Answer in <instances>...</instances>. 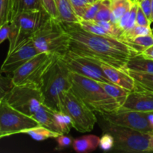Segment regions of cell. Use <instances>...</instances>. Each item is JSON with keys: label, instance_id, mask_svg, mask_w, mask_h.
<instances>
[{"label": "cell", "instance_id": "6da1fadb", "mask_svg": "<svg viewBox=\"0 0 153 153\" xmlns=\"http://www.w3.org/2000/svg\"><path fill=\"white\" fill-rule=\"evenodd\" d=\"M63 24L70 37V50L93 61L105 63L128 73L127 62L138 54L125 42L116 37L88 32L78 22Z\"/></svg>", "mask_w": 153, "mask_h": 153}, {"label": "cell", "instance_id": "7a4b0ae2", "mask_svg": "<svg viewBox=\"0 0 153 153\" xmlns=\"http://www.w3.org/2000/svg\"><path fill=\"white\" fill-rule=\"evenodd\" d=\"M71 79L72 91L94 112L103 114L120 108V103L111 97L97 81L73 73Z\"/></svg>", "mask_w": 153, "mask_h": 153}, {"label": "cell", "instance_id": "3957f363", "mask_svg": "<svg viewBox=\"0 0 153 153\" xmlns=\"http://www.w3.org/2000/svg\"><path fill=\"white\" fill-rule=\"evenodd\" d=\"M39 52L61 57L70 50V37L60 19L50 17L32 37Z\"/></svg>", "mask_w": 153, "mask_h": 153}, {"label": "cell", "instance_id": "277c9868", "mask_svg": "<svg viewBox=\"0 0 153 153\" xmlns=\"http://www.w3.org/2000/svg\"><path fill=\"white\" fill-rule=\"evenodd\" d=\"M71 87V73L58 57L44 75L40 85L45 105L59 111L60 95Z\"/></svg>", "mask_w": 153, "mask_h": 153}, {"label": "cell", "instance_id": "5b68a950", "mask_svg": "<svg viewBox=\"0 0 153 153\" xmlns=\"http://www.w3.org/2000/svg\"><path fill=\"white\" fill-rule=\"evenodd\" d=\"M52 16L45 9L19 13L10 21L7 54L31 39L42 25Z\"/></svg>", "mask_w": 153, "mask_h": 153}, {"label": "cell", "instance_id": "8992f818", "mask_svg": "<svg viewBox=\"0 0 153 153\" xmlns=\"http://www.w3.org/2000/svg\"><path fill=\"white\" fill-rule=\"evenodd\" d=\"M103 132H109L114 139V151L126 153L151 152V134L114 125L102 118Z\"/></svg>", "mask_w": 153, "mask_h": 153}, {"label": "cell", "instance_id": "52a82bcc", "mask_svg": "<svg viewBox=\"0 0 153 153\" xmlns=\"http://www.w3.org/2000/svg\"><path fill=\"white\" fill-rule=\"evenodd\" d=\"M59 108L70 117L73 127L79 132L91 131L97 122L95 112L71 89L60 95Z\"/></svg>", "mask_w": 153, "mask_h": 153}, {"label": "cell", "instance_id": "ba28073f", "mask_svg": "<svg viewBox=\"0 0 153 153\" xmlns=\"http://www.w3.org/2000/svg\"><path fill=\"white\" fill-rule=\"evenodd\" d=\"M58 56L40 52L16 69L11 76L13 85H34L40 88L42 80Z\"/></svg>", "mask_w": 153, "mask_h": 153}, {"label": "cell", "instance_id": "9c48e42d", "mask_svg": "<svg viewBox=\"0 0 153 153\" xmlns=\"http://www.w3.org/2000/svg\"><path fill=\"white\" fill-rule=\"evenodd\" d=\"M4 98L11 107L29 117L44 105L40 88L34 85H13Z\"/></svg>", "mask_w": 153, "mask_h": 153}, {"label": "cell", "instance_id": "30bf717a", "mask_svg": "<svg viewBox=\"0 0 153 153\" xmlns=\"http://www.w3.org/2000/svg\"><path fill=\"white\" fill-rule=\"evenodd\" d=\"M35 119L8 104L4 98L0 100V139L16 134H22L25 130L39 126Z\"/></svg>", "mask_w": 153, "mask_h": 153}, {"label": "cell", "instance_id": "8fae6325", "mask_svg": "<svg viewBox=\"0 0 153 153\" xmlns=\"http://www.w3.org/2000/svg\"><path fill=\"white\" fill-rule=\"evenodd\" d=\"M149 112L120 108L117 111L100 114L103 120L112 124L132 128L144 133L152 134L153 127L151 125L148 114Z\"/></svg>", "mask_w": 153, "mask_h": 153}, {"label": "cell", "instance_id": "7c38bea8", "mask_svg": "<svg viewBox=\"0 0 153 153\" xmlns=\"http://www.w3.org/2000/svg\"><path fill=\"white\" fill-rule=\"evenodd\" d=\"M59 58L71 73H76L97 82H111L101 68L100 63L77 55L71 50H69Z\"/></svg>", "mask_w": 153, "mask_h": 153}, {"label": "cell", "instance_id": "4fadbf2b", "mask_svg": "<svg viewBox=\"0 0 153 153\" xmlns=\"http://www.w3.org/2000/svg\"><path fill=\"white\" fill-rule=\"evenodd\" d=\"M39 53L40 52L34 46L32 38L29 39L13 52L7 54L0 68V73L6 74L13 73L16 69Z\"/></svg>", "mask_w": 153, "mask_h": 153}, {"label": "cell", "instance_id": "5bb4252c", "mask_svg": "<svg viewBox=\"0 0 153 153\" xmlns=\"http://www.w3.org/2000/svg\"><path fill=\"white\" fill-rule=\"evenodd\" d=\"M121 108L141 112H153V92L136 89L130 92Z\"/></svg>", "mask_w": 153, "mask_h": 153}, {"label": "cell", "instance_id": "9a60e30c", "mask_svg": "<svg viewBox=\"0 0 153 153\" xmlns=\"http://www.w3.org/2000/svg\"><path fill=\"white\" fill-rule=\"evenodd\" d=\"M100 64L111 82L126 88L131 92L135 90L136 85L134 79L128 74V73L105 63H100Z\"/></svg>", "mask_w": 153, "mask_h": 153}, {"label": "cell", "instance_id": "2e32d148", "mask_svg": "<svg viewBox=\"0 0 153 153\" xmlns=\"http://www.w3.org/2000/svg\"><path fill=\"white\" fill-rule=\"evenodd\" d=\"M55 112V111L52 110V108L47 107L45 105H43L32 117L35 119L40 126H43L52 131L61 134L57 124Z\"/></svg>", "mask_w": 153, "mask_h": 153}, {"label": "cell", "instance_id": "e0dca14e", "mask_svg": "<svg viewBox=\"0 0 153 153\" xmlns=\"http://www.w3.org/2000/svg\"><path fill=\"white\" fill-rule=\"evenodd\" d=\"M100 137L94 134L83 135L74 139L73 148L78 153H88L95 151L100 146Z\"/></svg>", "mask_w": 153, "mask_h": 153}, {"label": "cell", "instance_id": "ac0fdd59", "mask_svg": "<svg viewBox=\"0 0 153 153\" xmlns=\"http://www.w3.org/2000/svg\"><path fill=\"white\" fill-rule=\"evenodd\" d=\"M127 69L128 70L153 74V59L138 54L129 58L127 62Z\"/></svg>", "mask_w": 153, "mask_h": 153}, {"label": "cell", "instance_id": "d6986e66", "mask_svg": "<svg viewBox=\"0 0 153 153\" xmlns=\"http://www.w3.org/2000/svg\"><path fill=\"white\" fill-rule=\"evenodd\" d=\"M59 19L63 22H79L80 19L74 12L70 0H55Z\"/></svg>", "mask_w": 153, "mask_h": 153}, {"label": "cell", "instance_id": "ffe728a7", "mask_svg": "<svg viewBox=\"0 0 153 153\" xmlns=\"http://www.w3.org/2000/svg\"><path fill=\"white\" fill-rule=\"evenodd\" d=\"M134 3L131 0H111V19L113 23L119 22L122 16L129 11Z\"/></svg>", "mask_w": 153, "mask_h": 153}, {"label": "cell", "instance_id": "44dd1931", "mask_svg": "<svg viewBox=\"0 0 153 153\" xmlns=\"http://www.w3.org/2000/svg\"><path fill=\"white\" fill-rule=\"evenodd\" d=\"M44 9L41 0H14L12 9L10 21L19 13L29 10H38Z\"/></svg>", "mask_w": 153, "mask_h": 153}, {"label": "cell", "instance_id": "7402d4cb", "mask_svg": "<svg viewBox=\"0 0 153 153\" xmlns=\"http://www.w3.org/2000/svg\"><path fill=\"white\" fill-rule=\"evenodd\" d=\"M103 89L105 90L106 93L114 99L116 101H117L120 103V106L123 105L125 101L126 100L128 94H130L131 91H128L126 88H122L119 85L114 84L112 82H99Z\"/></svg>", "mask_w": 153, "mask_h": 153}, {"label": "cell", "instance_id": "603a6c76", "mask_svg": "<svg viewBox=\"0 0 153 153\" xmlns=\"http://www.w3.org/2000/svg\"><path fill=\"white\" fill-rule=\"evenodd\" d=\"M22 134H28L36 141H43L49 138H55L61 134L40 125L25 130Z\"/></svg>", "mask_w": 153, "mask_h": 153}, {"label": "cell", "instance_id": "cb8c5ba5", "mask_svg": "<svg viewBox=\"0 0 153 153\" xmlns=\"http://www.w3.org/2000/svg\"><path fill=\"white\" fill-rule=\"evenodd\" d=\"M124 42L137 54H141L153 46V34L138 36L132 39L124 40Z\"/></svg>", "mask_w": 153, "mask_h": 153}, {"label": "cell", "instance_id": "d4e9b609", "mask_svg": "<svg viewBox=\"0 0 153 153\" xmlns=\"http://www.w3.org/2000/svg\"><path fill=\"white\" fill-rule=\"evenodd\" d=\"M128 74L134 79L136 89L146 90L153 92V74L128 70Z\"/></svg>", "mask_w": 153, "mask_h": 153}, {"label": "cell", "instance_id": "484cf974", "mask_svg": "<svg viewBox=\"0 0 153 153\" xmlns=\"http://www.w3.org/2000/svg\"><path fill=\"white\" fill-rule=\"evenodd\" d=\"M78 23L79 24L81 27L85 30L86 31L92 34H99V35H103V36H109L110 35L108 32L103 28L102 25L97 22L94 20H85V19H81Z\"/></svg>", "mask_w": 153, "mask_h": 153}, {"label": "cell", "instance_id": "4316f807", "mask_svg": "<svg viewBox=\"0 0 153 153\" xmlns=\"http://www.w3.org/2000/svg\"><path fill=\"white\" fill-rule=\"evenodd\" d=\"M55 116L60 132L64 134H68L70 131L71 127H73V121L70 117L61 111H55Z\"/></svg>", "mask_w": 153, "mask_h": 153}, {"label": "cell", "instance_id": "83f0119b", "mask_svg": "<svg viewBox=\"0 0 153 153\" xmlns=\"http://www.w3.org/2000/svg\"><path fill=\"white\" fill-rule=\"evenodd\" d=\"M149 34H153L152 29L150 26H143V25H136L132 29L123 34L121 40L123 41L128 39H132L134 37H138V36L149 35Z\"/></svg>", "mask_w": 153, "mask_h": 153}, {"label": "cell", "instance_id": "f1b7e54d", "mask_svg": "<svg viewBox=\"0 0 153 153\" xmlns=\"http://www.w3.org/2000/svg\"><path fill=\"white\" fill-rule=\"evenodd\" d=\"M111 13V0H102L101 5L94 20L97 22L110 20Z\"/></svg>", "mask_w": 153, "mask_h": 153}, {"label": "cell", "instance_id": "f546056e", "mask_svg": "<svg viewBox=\"0 0 153 153\" xmlns=\"http://www.w3.org/2000/svg\"><path fill=\"white\" fill-rule=\"evenodd\" d=\"M70 1L74 12L81 20L88 6L98 0H70Z\"/></svg>", "mask_w": 153, "mask_h": 153}, {"label": "cell", "instance_id": "4dcf8cb0", "mask_svg": "<svg viewBox=\"0 0 153 153\" xmlns=\"http://www.w3.org/2000/svg\"><path fill=\"white\" fill-rule=\"evenodd\" d=\"M10 22V0H0V27Z\"/></svg>", "mask_w": 153, "mask_h": 153}, {"label": "cell", "instance_id": "1f68e13d", "mask_svg": "<svg viewBox=\"0 0 153 153\" xmlns=\"http://www.w3.org/2000/svg\"><path fill=\"white\" fill-rule=\"evenodd\" d=\"M114 139L109 132H103L102 136L100 137L99 147L103 151H110L114 149Z\"/></svg>", "mask_w": 153, "mask_h": 153}, {"label": "cell", "instance_id": "d6a6232c", "mask_svg": "<svg viewBox=\"0 0 153 153\" xmlns=\"http://www.w3.org/2000/svg\"><path fill=\"white\" fill-rule=\"evenodd\" d=\"M102 0H98L96 2L90 4L87 8L86 11L84 13L81 19H85V20H94L100 9V5H101Z\"/></svg>", "mask_w": 153, "mask_h": 153}, {"label": "cell", "instance_id": "836d02e7", "mask_svg": "<svg viewBox=\"0 0 153 153\" xmlns=\"http://www.w3.org/2000/svg\"><path fill=\"white\" fill-rule=\"evenodd\" d=\"M13 86L11 77H4L0 75V99L4 98Z\"/></svg>", "mask_w": 153, "mask_h": 153}, {"label": "cell", "instance_id": "e575fe53", "mask_svg": "<svg viewBox=\"0 0 153 153\" xmlns=\"http://www.w3.org/2000/svg\"><path fill=\"white\" fill-rule=\"evenodd\" d=\"M55 139L57 142V144H58L56 149H58V150L67 149V148H69L71 146H73V140H74L71 137L65 135L64 134H60L59 136L55 137Z\"/></svg>", "mask_w": 153, "mask_h": 153}, {"label": "cell", "instance_id": "d590c367", "mask_svg": "<svg viewBox=\"0 0 153 153\" xmlns=\"http://www.w3.org/2000/svg\"><path fill=\"white\" fill-rule=\"evenodd\" d=\"M41 1L43 7L49 13V15L52 17L59 19V15L55 0H41Z\"/></svg>", "mask_w": 153, "mask_h": 153}, {"label": "cell", "instance_id": "8d00e7d4", "mask_svg": "<svg viewBox=\"0 0 153 153\" xmlns=\"http://www.w3.org/2000/svg\"><path fill=\"white\" fill-rule=\"evenodd\" d=\"M151 23H152V22L150 21V19L146 16L144 12L139 6L138 8H137V15H136V25L150 26Z\"/></svg>", "mask_w": 153, "mask_h": 153}, {"label": "cell", "instance_id": "74e56055", "mask_svg": "<svg viewBox=\"0 0 153 153\" xmlns=\"http://www.w3.org/2000/svg\"><path fill=\"white\" fill-rule=\"evenodd\" d=\"M10 22H7L4 23V25L0 27V45L5 41L6 40H8L9 35H10Z\"/></svg>", "mask_w": 153, "mask_h": 153}, {"label": "cell", "instance_id": "f35d334b", "mask_svg": "<svg viewBox=\"0 0 153 153\" xmlns=\"http://www.w3.org/2000/svg\"><path fill=\"white\" fill-rule=\"evenodd\" d=\"M138 4L140 8L145 13V14L146 15V16L151 21V17H152V0H141L138 3Z\"/></svg>", "mask_w": 153, "mask_h": 153}, {"label": "cell", "instance_id": "ab89813d", "mask_svg": "<svg viewBox=\"0 0 153 153\" xmlns=\"http://www.w3.org/2000/svg\"><path fill=\"white\" fill-rule=\"evenodd\" d=\"M141 55H143V56L146 57V58L153 59V46L149 47V49H147L146 50H145L143 52H142Z\"/></svg>", "mask_w": 153, "mask_h": 153}, {"label": "cell", "instance_id": "60d3db41", "mask_svg": "<svg viewBox=\"0 0 153 153\" xmlns=\"http://www.w3.org/2000/svg\"><path fill=\"white\" fill-rule=\"evenodd\" d=\"M13 1H14V0H10V16H11L12 9H13Z\"/></svg>", "mask_w": 153, "mask_h": 153}, {"label": "cell", "instance_id": "b9f144b4", "mask_svg": "<svg viewBox=\"0 0 153 153\" xmlns=\"http://www.w3.org/2000/svg\"><path fill=\"white\" fill-rule=\"evenodd\" d=\"M150 149L151 152H153V133L151 134L150 137Z\"/></svg>", "mask_w": 153, "mask_h": 153}, {"label": "cell", "instance_id": "7bdbcfd3", "mask_svg": "<svg viewBox=\"0 0 153 153\" xmlns=\"http://www.w3.org/2000/svg\"><path fill=\"white\" fill-rule=\"evenodd\" d=\"M133 3H139L141 0H131Z\"/></svg>", "mask_w": 153, "mask_h": 153}, {"label": "cell", "instance_id": "ee69618b", "mask_svg": "<svg viewBox=\"0 0 153 153\" xmlns=\"http://www.w3.org/2000/svg\"><path fill=\"white\" fill-rule=\"evenodd\" d=\"M153 16V0H152V17ZM152 17H151V19H152ZM152 22V21H151Z\"/></svg>", "mask_w": 153, "mask_h": 153}, {"label": "cell", "instance_id": "f6af8a7d", "mask_svg": "<svg viewBox=\"0 0 153 153\" xmlns=\"http://www.w3.org/2000/svg\"><path fill=\"white\" fill-rule=\"evenodd\" d=\"M151 21H152V22H153V16H152V19H151Z\"/></svg>", "mask_w": 153, "mask_h": 153}, {"label": "cell", "instance_id": "bcb514c9", "mask_svg": "<svg viewBox=\"0 0 153 153\" xmlns=\"http://www.w3.org/2000/svg\"><path fill=\"white\" fill-rule=\"evenodd\" d=\"M152 33H153V28H152Z\"/></svg>", "mask_w": 153, "mask_h": 153}, {"label": "cell", "instance_id": "7dc6e473", "mask_svg": "<svg viewBox=\"0 0 153 153\" xmlns=\"http://www.w3.org/2000/svg\"><path fill=\"white\" fill-rule=\"evenodd\" d=\"M1 73H0V75H1Z\"/></svg>", "mask_w": 153, "mask_h": 153}, {"label": "cell", "instance_id": "c3c4849f", "mask_svg": "<svg viewBox=\"0 0 153 153\" xmlns=\"http://www.w3.org/2000/svg\"><path fill=\"white\" fill-rule=\"evenodd\" d=\"M1 100V99H0V100Z\"/></svg>", "mask_w": 153, "mask_h": 153}]
</instances>
